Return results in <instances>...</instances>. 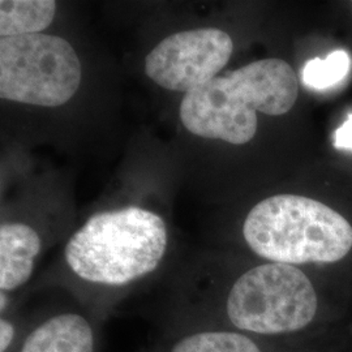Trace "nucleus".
I'll list each match as a JSON object with an SVG mask.
<instances>
[{"label":"nucleus","mask_w":352,"mask_h":352,"mask_svg":"<svg viewBox=\"0 0 352 352\" xmlns=\"http://www.w3.org/2000/svg\"><path fill=\"white\" fill-rule=\"evenodd\" d=\"M334 146L337 149L352 151V113L347 120L334 133Z\"/></svg>","instance_id":"nucleus-12"},{"label":"nucleus","mask_w":352,"mask_h":352,"mask_svg":"<svg viewBox=\"0 0 352 352\" xmlns=\"http://www.w3.org/2000/svg\"><path fill=\"white\" fill-rule=\"evenodd\" d=\"M351 63L349 52L344 50L333 51L325 59L315 58L304 65L302 82L314 90L333 88L349 76Z\"/></svg>","instance_id":"nucleus-10"},{"label":"nucleus","mask_w":352,"mask_h":352,"mask_svg":"<svg viewBox=\"0 0 352 352\" xmlns=\"http://www.w3.org/2000/svg\"><path fill=\"white\" fill-rule=\"evenodd\" d=\"M243 238L267 263L333 264L352 250V226L322 202L298 195H277L253 206Z\"/></svg>","instance_id":"nucleus-4"},{"label":"nucleus","mask_w":352,"mask_h":352,"mask_svg":"<svg viewBox=\"0 0 352 352\" xmlns=\"http://www.w3.org/2000/svg\"><path fill=\"white\" fill-rule=\"evenodd\" d=\"M43 240L37 230L21 222L0 226V292L12 294L33 276Z\"/></svg>","instance_id":"nucleus-8"},{"label":"nucleus","mask_w":352,"mask_h":352,"mask_svg":"<svg viewBox=\"0 0 352 352\" xmlns=\"http://www.w3.org/2000/svg\"><path fill=\"white\" fill-rule=\"evenodd\" d=\"M55 12L56 1L52 0H1L0 36L38 34L50 25Z\"/></svg>","instance_id":"nucleus-9"},{"label":"nucleus","mask_w":352,"mask_h":352,"mask_svg":"<svg viewBox=\"0 0 352 352\" xmlns=\"http://www.w3.org/2000/svg\"><path fill=\"white\" fill-rule=\"evenodd\" d=\"M232 51V39L221 29L186 30L164 38L149 52L145 72L160 87L187 94L213 80Z\"/></svg>","instance_id":"nucleus-6"},{"label":"nucleus","mask_w":352,"mask_h":352,"mask_svg":"<svg viewBox=\"0 0 352 352\" xmlns=\"http://www.w3.org/2000/svg\"><path fill=\"white\" fill-rule=\"evenodd\" d=\"M28 316L20 314L13 308L12 311L0 315V352H12L21 340L25 330Z\"/></svg>","instance_id":"nucleus-11"},{"label":"nucleus","mask_w":352,"mask_h":352,"mask_svg":"<svg viewBox=\"0 0 352 352\" xmlns=\"http://www.w3.org/2000/svg\"><path fill=\"white\" fill-rule=\"evenodd\" d=\"M317 308L315 287L302 270L266 263L240 274L221 298L183 300L164 324L219 327L269 338L305 329Z\"/></svg>","instance_id":"nucleus-2"},{"label":"nucleus","mask_w":352,"mask_h":352,"mask_svg":"<svg viewBox=\"0 0 352 352\" xmlns=\"http://www.w3.org/2000/svg\"><path fill=\"white\" fill-rule=\"evenodd\" d=\"M102 327L81 305L28 316L12 352H101Z\"/></svg>","instance_id":"nucleus-7"},{"label":"nucleus","mask_w":352,"mask_h":352,"mask_svg":"<svg viewBox=\"0 0 352 352\" xmlns=\"http://www.w3.org/2000/svg\"><path fill=\"white\" fill-rule=\"evenodd\" d=\"M298 94L292 67L277 58L263 59L187 93L180 119L196 136L243 145L256 135L257 111L272 116L289 113Z\"/></svg>","instance_id":"nucleus-3"},{"label":"nucleus","mask_w":352,"mask_h":352,"mask_svg":"<svg viewBox=\"0 0 352 352\" xmlns=\"http://www.w3.org/2000/svg\"><path fill=\"white\" fill-rule=\"evenodd\" d=\"M168 230L158 214L128 206L91 215L64 247L68 274L87 289L81 307L102 325L126 289L164 263Z\"/></svg>","instance_id":"nucleus-1"},{"label":"nucleus","mask_w":352,"mask_h":352,"mask_svg":"<svg viewBox=\"0 0 352 352\" xmlns=\"http://www.w3.org/2000/svg\"><path fill=\"white\" fill-rule=\"evenodd\" d=\"M81 82V63L65 39L49 34L0 38V97L58 107Z\"/></svg>","instance_id":"nucleus-5"}]
</instances>
